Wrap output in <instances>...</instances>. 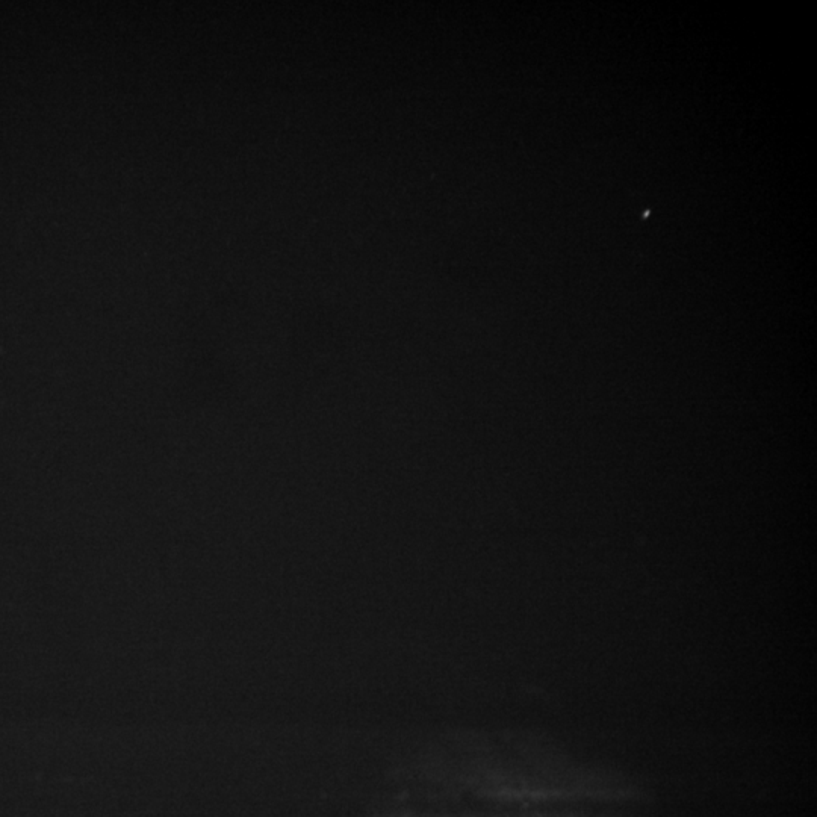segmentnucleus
<instances>
[]
</instances>
